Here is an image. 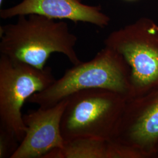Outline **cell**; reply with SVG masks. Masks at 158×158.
<instances>
[{
	"label": "cell",
	"instance_id": "1",
	"mask_svg": "<svg viewBox=\"0 0 158 158\" xmlns=\"http://www.w3.org/2000/svg\"><path fill=\"white\" fill-rule=\"evenodd\" d=\"M39 14L18 17L1 27L0 53L14 60L43 69L53 53L64 55L76 65L81 62L75 50L77 38L68 23Z\"/></svg>",
	"mask_w": 158,
	"mask_h": 158
},
{
	"label": "cell",
	"instance_id": "2",
	"mask_svg": "<svg viewBox=\"0 0 158 158\" xmlns=\"http://www.w3.org/2000/svg\"><path fill=\"white\" fill-rule=\"evenodd\" d=\"M106 89L128 100L132 97L130 69L117 52L105 46L90 60L73 65L45 90L34 94L28 102L39 107H52L79 91Z\"/></svg>",
	"mask_w": 158,
	"mask_h": 158
},
{
	"label": "cell",
	"instance_id": "3",
	"mask_svg": "<svg viewBox=\"0 0 158 158\" xmlns=\"http://www.w3.org/2000/svg\"><path fill=\"white\" fill-rule=\"evenodd\" d=\"M61 130L65 141L79 138L113 139L127 99L106 89L79 91L67 97Z\"/></svg>",
	"mask_w": 158,
	"mask_h": 158
},
{
	"label": "cell",
	"instance_id": "4",
	"mask_svg": "<svg viewBox=\"0 0 158 158\" xmlns=\"http://www.w3.org/2000/svg\"><path fill=\"white\" fill-rule=\"evenodd\" d=\"M104 45L117 52L130 69L131 98L158 89V24L141 18L114 31Z\"/></svg>",
	"mask_w": 158,
	"mask_h": 158
},
{
	"label": "cell",
	"instance_id": "5",
	"mask_svg": "<svg viewBox=\"0 0 158 158\" xmlns=\"http://www.w3.org/2000/svg\"><path fill=\"white\" fill-rule=\"evenodd\" d=\"M56 80L50 67L40 69L1 54L0 127L22 141L27 131L22 114L25 102Z\"/></svg>",
	"mask_w": 158,
	"mask_h": 158
},
{
	"label": "cell",
	"instance_id": "6",
	"mask_svg": "<svg viewBox=\"0 0 158 158\" xmlns=\"http://www.w3.org/2000/svg\"><path fill=\"white\" fill-rule=\"evenodd\" d=\"M113 140L132 149L141 158H156L158 89L127 100Z\"/></svg>",
	"mask_w": 158,
	"mask_h": 158
},
{
	"label": "cell",
	"instance_id": "7",
	"mask_svg": "<svg viewBox=\"0 0 158 158\" xmlns=\"http://www.w3.org/2000/svg\"><path fill=\"white\" fill-rule=\"evenodd\" d=\"M67 102L66 98L52 107H39L23 115L26 134L11 158H43L51 150L63 147L61 122Z\"/></svg>",
	"mask_w": 158,
	"mask_h": 158
},
{
	"label": "cell",
	"instance_id": "8",
	"mask_svg": "<svg viewBox=\"0 0 158 158\" xmlns=\"http://www.w3.org/2000/svg\"><path fill=\"white\" fill-rule=\"evenodd\" d=\"M83 0H22L11 7L1 9L0 17L6 19L21 15L39 14L55 19L89 23L100 28L108 25L110 18L100 6H89Z\"/></svg>",
	"mask_w": 158,
	"mask_h": 158
},
{
	"label": "cell",
	"instance_id": "9",
	"mask_svg": "<svg viewBox=\"0 0 158 158\" xmlns=\"http://www.w3.org/2000/svg\"><path fill=\"white\" fill-rule=\"evenodd\" d=\"M51 158H117V145L113 139L79 138L65 141L62 148L52 150Z\"/></svg>",
	"mask_w": 158,
	"mask_h": 158
},
{
	"label": "cell",
	"instance_id": "10",
	"mask_svg": "<svg viewBox=\"0 0 158 158\" xmlns=\"http://www.w3.org/2000/svg\"><path fill=\"white\" fill-rule=\"evenodd\" d=\"M19 143L15 135L0 127V158H11Z\"/></svg>",
	"mask_w": 158,
	"mask_h": 158
},
{
	"label": "cell",
	"instance_id": "11",
	"mask_svg": "<svg viewBox=\"0 0 158 158\" xmlns=\"http://www.w3.org/2000/svg\"><path fill=\"white\" fill-rule=\"evenodd\" d=\"M3 1H4V0H0V6H2V4L3 3Z\"/></svg>",
	"mask_w": 158,
	"mask_h": 158
},
{
	"label": "cell",
	"instance_id": "12",
	"mask_svg": "<svg viewBox=\"0 0 158 158\" xmlns=\"http://www.w3.org/2000/svg\"><path fill=\"white\" fill-rule=\"evenodd\" d=\"M156 158H158V150H157V154H156Z\"/></svg>",
	"mask_w": 158,
	"mask_h": 158
},
{
	"label": "cell",
	"instance_id": "13",
	"mask_svg": "<svg viewBox=\"0 0 158 158\" xmlns=\"http://www.w3.org/2000/svg\"><path fill=\"white\" fill-rule=\"evenodd\" d=\"M127 1H134V0H127Z\"/></svg>",
	"mask_w": 158,
	"mask_h": 158
}]
</instances>
